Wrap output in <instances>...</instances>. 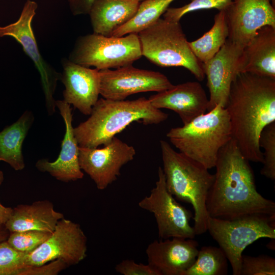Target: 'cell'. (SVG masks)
Listing matches in <instances>:
<instances>
[{
    "label": "cell",
    "instance_id": "29",
    "mask_svg": "<svg viewBox=\"0 0 275 275\" xmlns=\"http://www.w3.org/2000/svg\"><path fill=\"white\" fill-rule=\"evenodd\" d=\"M51 234L39 230L16 231L10 232L6 240L15 250L29 253L40 246Z\"/></svg>",
    "mask_w": 275,
    "mask_h": 275
},
{
    "label": "cell",
    "instance_id": "12",
    "mask_svg": "<svg viewBox=\"0 0 275 275\" xmlns=\"http://www.w3.org/2000/svg\"><path fill=\"white\" fill-rule=\"evenodd\" d=\"M99 73L100 95L113 100H125L139 93L160 92L174 86L163 74L136 68L132 65L99 70Z\"/></svg>",
    "mask_w": 275,
    "mask_h": 275
},
{
    "label": "cell",
    "instance_id": "2",
    "mask_svg": "<svg viewBox=\"0 0 275 275\" xmlns=\"http://www.w3.org/2000/svg\"><path fill=\"white\" fill-rule=\"evenodd\" d=\"M225 108L232 138L249 161L263 163L259 140L263 129L275 122V79L250 72L233 80Z\"/></svg>",
    "mask_w": 275,
    "mask_h": 275
},
{
    "label": "cell",
    "instance_id": "40",
    "mask_svg": "<svg viewBox=\"0 0 275 275\" xmlns=\"http://www.w3.org/2000/svg\"><path fill=\"white\" fill-rule=\"evenodd\" d=\"M140 2H142V1H143V0H140Z\"/></svg>",
    "mask_w": 275,
    "mask_h": 275
},
{
    "label": "cell",
    "instance_id": "34",
    "mask_svg": "<svg viewBox=\"0 0 275 275\" xmlns=\"http://www.w3.org/2000/svg\"><path fill=\"white\" fill-rule=\"evenodd\" d=\"M96 0H69L70 10L74 15L89 14Z\"/></svg>",
    "mask_w": 275,
    "mask_h": 275
},
{
    "label": "cell",
    "instance_id": "14",
    "mask_svg": "<svg viewBox=\"0 0 275 275\" xmlns=\"http://www.w3.org/2000/svg\"><path fill=\"white\" fill-rule=\"evenodd\" d=\"M225 11L228 39L242 48L263 26L275 28V8L270 0H233Z\"/></svg>",
    "mask_w": 275,
    "mask_h": 275
},
{
    "label": "cell",
    "instance_id": "25",
    "mask_svg": "<svg viewBox=\"0 0 275 275\" xmlns=\"http://www.w3.org/2000/svg\"><path fill=\"white\" fill-rule=\"evenodd\" d=\"M174 1L175 0L142 1L134 16L129 21L116 30L112 36L122 37L129 34L139 33L159 19Z\"/></svg>",
    "mask_w": 275,
    "mask_h": 275
},
{
    "label": "cell",
    "instance_id": "31",
    "mask_svg": "<svg viewBox=\"0 0 275 275\" xmlns=\"http://www.w3.org/2000/svg\"><path fill=\"white\" fill-rule=\"evenodd\" d=\"M275 259L267 255H242L240 275H274Z\"/></svg>",
    "mask_w": 275,
    "mask_h": 275
},
{
    "label": "cell",
    "instance_id": "38",
    "mask_svg": "<svg viewBox=\"0 0 275 275\" xmlns=\"http://www.w3.org/2000/svg\"><path fill=\"white\" fill-rule=\"evenodd\" d=\"M4 180V174L2 171H0V185L2 183Z\"/></svg>",
    "mask_w": 275,
    "mask_h": 275
},
{
    "label": "cell",
    "instance_id": "11",
    "mask_svg": "<svg viewBox=\"0 0 275 275\" xmlns=\"http://www.w3.org/2000/svg\"><path fill=\"white\" fill-rule=\"evenodd\" d=\"M87 242L80 225L64 217L40 246L26 253V266H39L57 259L68 267L76 265L87 256Z\"/></svg>",
    "mask_w": 275,
    "mask_h": 275
},
{
    "label": "cell",
    "instance_id": "33",
    "mask_svg": "<svg viewBox=\"0 0 275 275\" xmlns=\"http://www.w3.org/2000/svg\"><path fill=\"white\" fill-rule=\"evenodd\" d=\"M68 267L64 262L57 259L39 266H28L21 275H57Z\"/></svg>",
    "mask_w": 275,
    "mask_h": 275
},
{
    "label": "cell",
    "instance_id": "19",
    "mask_svg": "<svg viewBox=\"0 0 275 275\" xmlns=\"http://www.w3.org/2000/svg\"><path fill=\"white\" fill-rule=\"evenodd\" d=\"M156 108H166L177 113L185 125L204 114L209 106L205 90L198 81H188L174 85L148 98Z\"/></svg>",
    "mask_w": 275,
    "mask_h": 275
},
{
    "label": "cell",
    "instance_id": "26",
    "mask_svg": "<svg viewBox=\"0 0 275 275\" xmlns=\"http://www.w3.org/2000/svg\"><path fill=\"white\" fill-rule=\"evenodd\" d=\"M228 261L221 248L204 246L199 250L194 264L182 275H226Z\"/></svg>",
    "mask_w": 275,
    "mask_h": 275
},
{
    "label": "cell",
    "instance_id": "23",
    "mask_svg": "<svg viewBox=\"0 0 275 275\" xmlns=\"http://www.w3.org/2000/svg\"><path fill=\"white\" fill-rule=\"evenodd\" d=\"M33 120L32 113L26 111L0 132V161L7 162L16 171L25 167L22 146Z\"/></svg>",
    "mask_w": 275,
    "mask_h": 275
},
{
    "label": "cell",
    "instance_id": "35",
    "mask_svg": "<svg viewBox=\"0 0 275 275\" xmlns=\"http://www.w3.org/2000/svg\"><path fill=\"white\" fill-rule=\"evenodd\" d=\"M12 211V208L5 207L0 203V229L5 227Z\"/></svg>",
    "mask_w": 275,
    "mask_h": 275
},
{
    "label": "cell",
    "instance_id": "27",
    "mask_svg": "<svg viewBox=\"0 0 275 275\" xmlns=\"http://www.w3.org/2000/svg\"><path fill=\"white\" fill-rule=\"evenodd\" d=\"M259 146L263 149L262 175L271 180L275 179V122L267 125L262 131Z\"/></svg>",
    "mask_w": 275,
    "mask_h": 275
},
{
    "label": "cell",
    "instance_id": "7",
    "mask_svg": "<svg viewBox=\"0 0 275 275\" xmlns=\"http://www.w3.org/2000/svg\"><path fill=\"white\" fill-rule=\"evenodd\" d=\"M142 57L138 34L116 37L93 33L77 39L68 59L81 66L101 70L132 65Z\"/></svg>",
    "mask_w": 275,
    "mask_h": 275
},
{
    "label": "cell",
    "instance_id": "16",
    "mask_svg": "<svg viewBox=\"0 0 275 275\" xmlns=\"http://www.w3.org/2000/svg\"><path fill=\"white\" fill-rule=\"evenodd\" d=\"M242 49L227 39L212 58L202 63L209 91L208 112L217 105L225 107L231 83L237 75V64Z\"/></svg>",
    "mask_w": 275,
    "mask_h": 275
},
{
    "label": "cell",
    "instance_id": "36",
    "mask_svg": "<svg viewBox=\"0 0 275 275\" xmlns=\"http://www.w3.org/2000/svg\"><path fill=\"white\" fill-rule=\"evenodd\" d=\"M10 232L5 227L0 229V242L6 240L9 235Z\"/></svg>",
    "mask_w": 275,
    "mask_h": 275
},
{
    "label": "cell",
    "instance_id": "21",
    "mask_svg": "<svg viewBox=\"0 0 275 275\" xmlns=\"http://www.w3.org/2000/svg\"><path fill=\"white\" fill-rule=\"evenodd\" d=\"M63 213L54 209L52 203L47 200L37 201L31 204H20L12 208L5 224L10 233L26 230H39L52 233Z\"/></svg>",
    "mask_w": 275,
    "mask_h": 275
},
{
    "label": "cell",
    "instance_id": "5",
    "mask_svg": "<svg viewBox=\"0 0 275 275\" xmlns=\"http://www.w3.org/2000/svg\"><path fill=\"white\" fill-rule=\"evenodd\" d=\"M166 136L180 152L210 169L220 149L232 139L228 114L217 105L183 126L171 128Z\"/></svg>",
    "mask_w": 275,
    "mask_h": 275
},
{
    "label": "cell",
    "instance_id": "28",
    "mask_svg": "<svg viewBox=\"0 0 275 275\" xmlns=\"http://www.w3.org/2000/svg\"><path fill=\"white\" fill-rule=\"evenodd\" d=\"M26 253L15 250L7 240L0 242V275H21L27 267Z\"/></svg>",
    "mask_w": 275,
    "mask_h": 275
},
{
    "label": "cell",
    "instance_id": "8",
    "mask_svg": "<svg viewBox=\"0 0 275 275\" xmlns=\"http://www.w3.org/2000/svg\"><path fill=\"white\" fill-rule=\"evenodd\" d=\"M207 231L230 262L233 275H240L244 249L260 238L275 239V215H252L233 220L209 216Z\"/></svg>",
    "mask_w": 275,
    "mask_h": 275
},
{
    "label": "cell",
    "instance_id": "32",
    "mask_svg": "<svg viewBox=\"0 0 275 275\" xmlns=\"http://www.w3.org/2000/svg\"><path fill=\"white\" fill-rule=\"evenodd\" d=\"M117 272L123 275H161L155 267L148 264L137 263L134 260H122L115 266Z\"/></svg>",
    "mask_w": 275,
    "mask_h": 275
},
{
    "label": "cell",
    "instance_id": "17",
    "mask_svg": "<svg viewBox=\"0 0 275 275\" xmlns=\"http://www.w3.org/2000/svg\"><path fill=\"white\" fill-rule=\"evenodd\" d=\"M65 124V133L61 143V149L57 159L52 162L41 159L36 163L37 169L47 172L58 180L68 182L81 179L84 173L79 163V145L74 136L72 113L70 105L64 100H56Z\"/></svg>",
    "mask_w": 275,
    "mask_h": 275
},
{
    "label": "cell",
    "instance_id": "3",
    "mask_svg": "<svg viewBox=\"0 0 275 275\" xmlns=\"http://www.w3.org/2000/svg\"><path fill=\"white\" fill-rule=\"evenodd\" d=\"M168 118L167 114L154 107L145 97L132 100L101 98L93 107L89 118L74 128L73 132L79 147L97 148L108 144L134 122L157 124Z\"/></svg>",
    "mask_w": 275,
    "mask_h": 275
},
{
    "label": "cell",
    "instance_id": "22",
    "mask_svg": "<svg viewBox=\"0 0 275 275\" xmlns=\"http://www.w3.org/2000/svg\"><path fill=\"white\" fill-rule=\"evenodd\" d=\"M140 0H96L89 15L94 33L112 36L135 14Z\"/></svg>",
    "mask_w": 275,
    "mask_h": 275
},
{
    "label": "cell",
    "instance_id": "15",
    "mask_svg": "<svg viewBox=\"0 0 275 275\" xmlns=\"http://www.w3.org/2000/svg\"><path fill=\"white\" fill-rule=\"evenodd\" d=\"M62 73L60 80L64 85V100L85 115H90L100 95L99 70L70 61L61 60Z\"/></svg>",
    "mask_w": 275,
    "mask_h": 275
},
{
    "label": "cell",
    "instance_id": "10",
    "mask_svg": "<svg viewBox=\"0 0 275 275\" xmlns=\"http://www.w3.org/2000/svg\"><path fill=\"white\" fill-rule=\"evenodd\" d=\"M37 8L36 2L27 0L16 21L5 26H0V37L14 38L32 60L40 75L48 113L52 115L56 106L53 95L61 73L43 58L39 51L32 26Z\"/></svg>",
    "mask_w": 275,
    "mask_h": 275
},
{
    "label": "cell",
    "instance_id": "39",
    "mask_svg": "<svg viewBox=\"0 0 275 275\" xmlns=\"http://www.w3.org/2000/svg\"><path fill=\"white\" fill-rule=\"evenodd\" d=\"M272 5L275 8V0H270Z\"/></svg>",
    "mask_w": 275,
    "mask_h": 275
},
{
    "label": "cell",
    "instance_id": "9",
    "mask_svg": "<svg viewBox=\"0 0 275 275\" xmlns=\"http://www.w3.org/2000/svg\"><path fill=\"white\" fill-rule=\"evenodd\" d=\"M139 206L154 214L160 238L194 239L196 235L189 223L191 211L180 204L168 191L162 168L158 169V180L150 194L139 202Z\"/></svg>",
    "mask_w": 275,
    "mask_h": 275
},
{
    "label": "cell",
    "instance_id": "6",
    "mask_svg": "<svg viewBox=\"0 0 275 275\" xmlns=\"http://www.w3.org/2000/svg\"><path fill=\"white\" fill-rule=\"evenodd\" d=\"M142 56L161 67H182L199 80L205 74L201 63L191 51L181 25L160 18L138 33Z\"/></svg>",
    "mask_w": 275,
    "mask_h": 275
},
{
    "label": "cell",
    "instance_id": "13",
    "mask_svg": "<svg viewBox=\"0 0 275 275\" xmlns=\"http://www.w3.org/2000/svg\"><path fill=\"white\" fill-rule=\"evenodd\" d=\"M135 154L133 146L115 136L102 148L79 147V163L97 188L103 190L117 180L122 167L132 160Z\"/></svg>",
    "mask_w": 275,
    "mask_h": 275
},
{
    "label": "cell",
    "instance_id": "30",
    "mask_svg": "<svg viewBox=\"0 0 275 275\" xmlns=\"http://www.w3.org/2000/svg\"><path fill=\"white\" fill-rule=\"evenodd\" d=\"M233 0H191L182 7L168 8L163 14V18L171 21L179 22L186 14L201 10L216 9L226 10Z\"/></svg>",
    "mask_w": 275,
    "mask_h": 275
},
{
    "label": "cell",
    "instance_id": "20",
    "mask_svg": "<svg viewBox=\"0 0 275 275\" xmlns=\"http://www.w3.org/2000/svg\"><path fill=\"white\" fill-rule=\"evenodd\" d=\"M243 72L275 79V28L263 26L243 47L236 74Z\"/></svg>",
    "mask_w": 275,
    "mask_h": 275
},
{
    "label": "cell",
    "instance_id": "4",
    "mask_svg": "<svg viewBox=\"0 0 275 275\" xmlns=\"http://www.w3.org/2000/svg\"><path fill=\"white\" fill-rule=\"evenodd\" d=\"M160 146L168 191L178 200L192 205L195 233H205L209 216L206 200L214 175L202 164L175 151L167 142L161 140Z\"/></svg>",
    "mask_w": 275,
    "mask_h": 275
},
{
    "label": "cell",
    "instance_id": "24",
    "mask_svg": "<svg viewBox=\"0 0 275 275\" xmlns=\"http://www.w3.org/2000/svg\"><path fill=\"white\" fill-rule=\"evenodd\" d=\"M228 35L225 11H219L214 16V23L210 30L199 39L188 42V44L197 59L204 63L220 50Z\"/></svg>",
    "mask_w": 275,
    "mask_h": 275
},
{
    "label": "cell",
    "instance_id": "37",
    "mask_svg": "<svg viewBox=\"0 0 275 275\" xmlns=\"http://www.w3.org/2000/svg\"><path fill=\"white\" fill-rule=\"evenodd\" d=\"M271 240L267 244L268 249L274 250V239H271Z\"/></svg>",
    "mask_w": 275,
    "mask_h": 275
},
{
    "label": "cell",
    "instance_id": "18",
    "mask_svg": "<svg viewBox=\"0 0 275 275\" xmlns=\"http://www.w3.org/2000/svg\"><path fill=\"white\" fill-rule=\"evenodd\" d=\"M198 245L197 241L189 238L155 240L146 250L148 263L161 275H182L195 262Z\"/></svg>",
    "mask_w": 275,
    "mask_h": 275
},
{
    "label": "cell",
    "instance_id": "1",
    "mask_svg": "<svg viewBox=\"0 0 275 275\" xmlns=\"http://www.w3.org/2000/svg\"><path fill=\"white\" fill-rule=\"evenodd\" d=\"M249 161L232 138L220 149L214 181L206 200L209 216L233 220L275 215V203L258 192Z\"/></svg>",
    "mask_w": 275,
    "mask_h": 275
}]
</instances>
